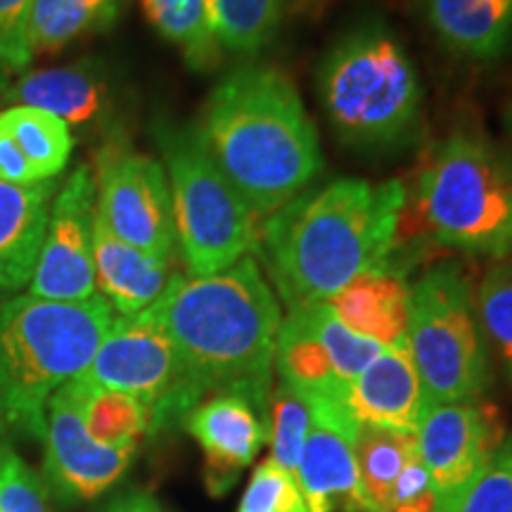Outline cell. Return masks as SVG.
<instances>
[{
  "mask_svg": "<svg viewBox=\"0 0 512 512\" xmlns=\"http://www.w3.org/2000/svg\"><path fill=\"white\" fill-rule=\"evenodd\" d=\"M460 512H512V437L503 441L486 465Z\"/></svg>",
  "mask_w": 512,
  "mask_h": 512,
  "instance_id": "cell-34",
  "label": "cell"
},
{
  "mask_svg": "<svg viewBox=\"0 0 512 512\" xmlns=\"http://www.w3.org/2000/svg\"><path fill=\"white\" fill-rule=\"evenodd\" d=\"M174 207L176 247L190 278L226 271L256 252L259 216L235 190L192 126H155Z\"/></svg>",
  "mask_w": 512,
  "mask_h": 512,
  "instance_id": "cell-7",
  "label": "cell"
},
{
  "mask_svg": "<svg viewBox=\"0 0 512 512\" xmlns=\"http://www.w3.org/2000/svg\"><path fill=\"white\" fill-rule=\"evenodd\" d=\"M0 181L15 185L41 183L36 169L31 166L29 159L24 157L22 147L17 145V140L12 138V133L3 121H0Z\"/></svg>",
  "mask_w": 512,
  "mask_h": 512,
  "instance_id": "cell-37",
  "label": "cell"
},
{
  "mask_svg": "<svg viewBox=\"0 0 512 512\" xmlns=\"http://www.w3.org/2000/svg\"><path fill=\"white\" fill-rule=\"evenodd\" d=\"M98 219L140 252L171 261L176 226L171 190L162 162L112 140L98 155Z\"/></svg>",
  "mask_w": 512,
  "mask_h": 512,
  "instance_id": "cell-10",
  "label": "cell"
},
{
  "mask_svg": "<svg viewBox=\"0 0 512 512\" xmlns=\"http://www.w3.org/2000/svg\"><path fill=\"white\" fill-rule=\"evenodd\" d=\"M273 368L278 370L280 382L297 392L304 401L344 403L349 384L339 380L328 349L323 347L313 330L306 306L290 309L287 318L280 323Z\"/></svg>",
  "mask_w": 512,
  "mask_h": 512,
  "instance_id": "cell-21",
  "label": "cell"
},
{
  "mask_svg": "<svg viewBox=\"0 0 512 512\" xmlns=\"http://www.w3.org/2000/svg\"><path fill=\"white\" fill-rule=\"evenodd\" d=\"M318 100L342 145L392 152L420 126L422 86L408 50L387 24L347 31L318 67Z\"/></svg>",
  "mask_w": 512,
  "mask_h": 512,
  "instance_id": "cell-5",
  "label": "cell"
},
{
  "mask_svg": "<svg viewBox=\"0 0 512 512\" xmlns=\"http://www.w3.org/2000/svg\"><path fill=\"white\" fill-rule=\"evenodd\" d=\"M147 311L174 342L197 399L235 392L268 413L283 311L254 254L207 278L176 273Z\"/></svg>",
  "mask_w": 512,
  "mask_h": 512,
  "instance_id": "cell-2",
  "label": "cell"
},
{
  "mask_svg": "<svg viewBox=\"0 0 512 512\" xmlns=\"http://www.w3.org/2000/svg\"><path fill=\"white\" fill-rule=\"evenodd\" d=\"M192 128L259 219L323 174L320 138L302 95L271 64H242L223 76Z\"/></svg>",
  "mask_w": 512,
  "mask_h": 512,
  "instance_id": "cell-3",
  "label": "cell"
},
{
  "mask_svg": "<svg viewBox=\"0 0 512 512\" xmlns=\"http://www.w3.org/2000/svg\"><path fill=\"white\" fill-rule=\"evenodd\" d=\"M43 477L24 460L12 441L0 439V512H53Z\"/></svg>",
  "mask_w": 512,
  "mask_h": 512,
  "instance_id": "cell-32",
  "label": "cell"
},
{
  "mask_svg": "<svg viewBox=\"0 0 512 512\" xmlns=\"http://www.w3.org/2000/svg\"><path fill=\"white\" fill-rule=\"evenodd\" d=\"M95 211V176L88 166H79L50 207L46 240L29 283L31 297L48 302H86L95 297Z\"/></svg>",
  "mask_w": 512,
  "mask_h": 512,
  "instance_id": "cell-12",
  "label": "cell"
},
{
  "mask_svg": "<svg viewBox=\"0 0 512 512\" xmlns=\"http://www.w3.org/2000/svg\"><path fill=\"white\" fill-rule=\"evenodd\" d=\"M183 427L204 453L211 496H223L268 441V413L245 394H211L185 415Z\"/></svg>",
  "mask_w": 512,
  "mask_h": 512,
  "instance_id": "cell-15",
  "label": "cell"
},
{
  "mask_svg": "<svg viewBox=\"0 0 512 512\" xmlns=\"http://www.w3.org/2000/svg\"><path fill=\"white\" fill-rule=\"evenodd\" d=\"M505 128H508V133L512 138V102L508 105V110H505Z\"/></svg>",
  "mask_w": 512,
  "mask_h": 512,
  "instance_id": "cell-39",
  "label": "cell"
},
{
  "mask_svg": "<svg viewBox=\"0 0 512 512\" xmlns=\"http://www.w3.org/2000/svg\"><path fill=\"white\" fill-rule=\"evenodd\" d=\"M437 245L501 261L512 256V159L475 131H453L420 171L406 207Z\"/></svg>",
  "mask_w": 512,
  "mask_h": 512,
  "instance_id": "cell-6",
  "label": "cell"
},
{
  "mask_svg": "<svg viewBox=\"0 0 512 512\" xmlns=\"http://www.w3.org/2000/svg\"><path fill=\"white\" fill-rule=\"evenodd\" d=\"M67 387L72 389L74 399L79 403L83 425L98 444L138 448L140 439L150 434V413L133 396L95 387L81 375L67 382Z\"/></svg>",
  "mask_w": 512,
  "mask_h": 512,
  "instance_id": "cell-25",
  "label": "cell"
},
{
  "mask_svg": "<svg viewBox=\"0 0 512 512\" xmlns=\"http://www.w3.org/2000/svg\"><path fill=\"white\" fill-rule=\"evenodd\" d=\"M406 347L427 403L479 401L489 392L494 373L477 294L456 261L430 268L411 287Z\"/></svg>",
  "mask_w": 512,
  "mask_h": 512,
  "instance_id": "cell-8",
  "label": "cell"
},
{
  "mask_svg": "<svg viewBox=\"0 0 512 512\" xmlns=\"http://www.w3.org/2000/svg\"><path fill=\"white\" fill-rule=\"evenodd\" d=\"M140 8L152 29L181 50L195 72L219 67L223 50L209 24L204 0H140Z\"/></svg>",
  "mask_w": 512,
  "mask_h": 512,
  "instance_id": "cell-26",
  "label": "cell"
},
{
  "mask_svg": "<svg viewBox=\"0 0 512 512\" xmlns=\"http://www.w3.org/2000/svg\"><path fill=\"white\" fill-rule=\"evenodd\" d=\"M420 451L418 434L387 430L377 425H358L354 458L361 489L375 512L392 510L394 486L403 467Z\"/></svg>",
  "mask_w": 512,
  "mask_h": 512,
  "instance_id": "cell-24",
  "label": "cell"
},
{
  "mask_svg": "<svg viewBox=\"0 0 512 512\" xmlns=\"http://www.w3.org/2000/svg\"><path fill=\"white\" fill-rule=\"evenodd\" d=\"M121 0H34L27 22L29 53H60L69 43L110 29Z\"/></svg>",
  "mask_w": 512,
  "mask_h": 512,
  "instance_id": "cell-23",
  "label": "cell"
},
{
  "mask_svg": "<svg viewBox=\"0 0 512 512\" xmlns=\"http://www.w3.org/2000/svg\"><path fill=\"white\" fill-rule=\"evenodd\" d=\"M503 441V418L491 403L479 399L427 406L418 446L434 491V512L463 510L467 494Z\"/></svg>",
  "mask_w": 512,
  "mask_h": 512,
  "instance_id": "cell-11",
  "label": "cell"
},
{
  "mask_svg": "<svg viewBox=\"0 0 512 512\" xmlns=\"http://www.w3.org/2000/svg\"><path fill=\"white\" fill-rule=\"evenodd\" d=\"M102 512H166L150 494H126Z\"/></svg>",
  "mask_w": 512,
  "mask_h": 512,
  "instance_id": "cell-38",
  "label": "cell"
},
{
  "mask_svg": "<svg viewBox=\"0 0 512 512\" xmlns=\"http://www.w3.org/2000/svg\"><path fill=\"white\" fill-rule=\"evenodd\" d=\"M477 311L486 344L496 351L512 384V259L496 261L477 290Z\"/></svg>",
  "mask_w": 512,
  "mask_h": 512,
  "instance_id": "cell-30",
  "label": "cell"
},
{
  "mask_svg": "<svg viewBox=\"0 0 512 512\" xmlns=\"http://www.w3.org/2000/svg\"><path fill=\"white\" fill-rule=\"evenodd\" d=\"M83 380L138 399L150 413V434L183 425L200 403L181 356L150 311L114 318Z\"/></svg>",
  "mask_w": 512,
  "mask_h": 512,
  "instance_id": "cell-9",
  "label": "cell"
},
{
  "mask_svg": "<svg viewBox=\"0 0 512 512\" xmlns=\"http://www.w3.org/2000/svg\"><path fill=\"white\" fill-rule=\"evenodd\" d=\"M95 285L119 316H136L150 309L174 280L171 261H162L126 245L102 226L95 211L93 228Z\"/></svg>",
  "mask_w": 512,
  "mask_h": 512,
  "instance_id": "cell-19",
  "label": "cell"
},
{
  "mask_svg": "<svg viewBox=\"0 0 512 512\" xmlns=\"http://www.w3.org/2000/svg\"><path fill=\"white\" fill-rule=\"evenodd\" d=\"M223 53L259 55L278 36L283 0H204Z\"/></svg>",
  "mask_w": 512,
  "mask_h": 512,
  "instance_id": "cell-27",
  "label": "cell"
},
{
  "mask_svg": "<svg viewBox=\"0 0 512 512\" xmlns=\"http://www.w3.org/2000/svg\"><path fill=\"white\" fill-rule=\"evenodd\" d=\"M238 512H309V508L297 479L266 458L256 465Z\"/></svg>",
  "mask_w": 512,
  "mask_h": 512,
  "instance_id": "cell-33",
  "label": "cell"
},
{
  "mask_svg": "<svg viewBox=\"0 0 512 512\" xmlns=\"http://www.w3.org/2000/svg\"><path fill=\"white\" fill-rule=\"evenodd\" d=\"M344 403L358 425H377L408 434H418L422 415L430 406L408 347L384 349L356 380L349 382Z\"/></svg>",
  "mask_w": 512,
  "mask_h": 512,
  "instance_id": "cell-16",
  "label": "cell"
},
{
  "mask_svg": "<svg viewBox=\"0 0 512 512\" xmlns=\"http://www.w3.org/2000/svg\"><path fill=\"white\" fill-rule=\"evenodd\" d=\"M5 100L12 107H36L60 117L64 124H91L107 110L110 86L98 62H79L60 69L29 72L10 88Z\"/></svg>",
  "mask_w": 512,
  "mask_h": 512,
  "instance_id": "cell-20",
  "label": "cell"
},
{
  "mask_svg": "<svg viewBox=\"0 0 512 512\" xmlns=\"http://www.w3.org/2000/svg\"><path fill=\"white\" fill-rule=\"evenodd\" d=\"M0 121L8 126L41 181H53L67 169L74 138L69 124H64L60 117L46 110H36V107L15 105L0 114Z\"/></svg>",
  "mask_w": 512,
  "mask_h": 512,
  "instance_id": "cell-28",
  "label": "cell"
},
{
  "mask_svg": "<svg viewBox=\"0 0 512 512\" xmlns=\"http://www.w3.org/2000/svg\"><path fill=\"white\" fill-rule=\"evenodd\" d=\"M43 482L60 505H79L112 489L136 458V446H102L83 425L79 403L64 384L48 401Z\"/></svg>",
  "mask_w": 512,
  "mask_h": 512,
  "instance_id": "cell-13",
  "label": "cell"
},
{
  "mask_svg": "<svg viewBox=\"0 0 512 512\" xmlns=\"http://www.w3.org/2000/svg\"><path fill=\"white\" fill-rule=\"evenodd\" d=\"M306 311H309L313 330H316L323 347L328 349L332 366H335L339 380L344 384L356 380L384 351L382 344L351 332L325 302L309 304Z\"/></svg>",
  "mask_w": 512,
  "mask_h": 512,
  "instance_id": "cell-31",
  "label": "cell"
},
{
  "mask_svg": "<svg viewBox=\"0 0 512 512\" xmlns=\"http://www.w3.org/2000/svg\"><path fill=\"white\" fill-rule=\"evenodd\" d=\"M311 432V408L302 396L278 382L268 399V444L271 458L280 470L297 479L306 437Z\"/></svg>",
  "mask_w": 512,
  "mask_h": 512,
  "instance_id": "cell-29",
  "label": "cell"
},
{
  "mask_svg": "<svg viewBox=\"0 0 512 512\" xmlns=\"http://www.w3.org/2000/svg\"><path fill=\"white\" fill-rule=\"evenodd\" d=\"M53 195V181H0V297H10L31 283L46 240Z\"/></svg>",
  "mask_w": 512,
  "mask_h": 512,
  "instance_id": "cell-18",
  "label": "cell"
},
{
  "mask_svg": "<svg viewBox=\"0 0 512 512\" xmlns=\"http://www.w3.org/2000/svg\"><path fill=\"white\" fill-rule=\"evenodd\" d=\"M114 323L102 294L86 302H0V439L43 441L48 401L83 375Z\"/></svg>",
  "mask_w": 512,
  "mask_h": 512,
  "instance_id": "cell-4",
  "label": "cell"
},
{
  "mask_svg": "<svg viewBox=\"0 0 512 512\" xmlns=\"http://www.w3.org/2000/svg\"><path fill=\"white\" fill-rule=\"evenodd\" d=\"M406 207L401 181L335 178L259 223L254 256L287 309L328 302L356 275L387 266Z\"/></svg>",
  "mask_w": 512,
  "mask_h": 512,
  "instance_id": "cell-1",
  "label": "cell"
},
{
  "mask_svg": "<svg viewBox=\"0 0 512 512\" xmlns=\"http://www.w3.org/2000/svg\"><path fill=\"white\" fill-rule=\"evenodd\" d=\"M306 403L311 408V432L297 467L306 508L309 512H375L356 470V418L339 401Z\"/></svg>",
  "mask_w": 512,
  "mask_h": 512,
  "instance_id": "cell-14",
  "label": "cell"
},
{
  "mask_svg": "<svg viewBox=\"0 0 512 512\" xmlns=\"http://www.w3.org/2000/svg\"><path fill=\"white\" fill-rule=\"evenodd\" d=\"M356 335L384 349H403L411 320V285L392 266H377L356 275L325 302Z\"/></svg>",
  "mask_w": 512,
  "mask_h": 512,
  "instance_id": "cell-17",
  "label": "cell"
},
{
  "mask_svg": "<svg viewBox=\"0 0 512 512\" xmlns=\"http://www.w3.org/2000/svg\"><path fill=\"white\" fill-rule=\"evenodd\" d=\"M427 19L453 53L496 60L512 43V0H427Z\"/></svg>",
  "mask_w": 512,
  "mask_h": 512,
  "instance_id": "cell-22",
  "label": "cell"
},
{
  "mask_svg": "<svg viewBox=\"0 0 512 512\" xmlns=\"http://www.w3.org/2000/svg\"><path fill=\"white\" fill-rule=\"evenodd\" d=\"M389 512H434V491L420 451L403 467L399 482L394 486Z\"/></svg>",
  "mask_w": 512,
  "mask_h": 512,
  "instance_id": "cell-36",
  "label": "cell"
},
{
  "mask_svg": "<svg viewBox=\"0 0 512 512\" xmlns=\"http://www.w3.org/2000/svg\"><path fill=\"white\" fill-rule=\"evenodd\" d=\"M34 0H0V69H24L31 62L27 22Z\"/></svg>",
  "mask_w": 512,
  "mask_h": 512,
  "instance_id": "cell-35",
  "label": "cell"
}]
</instances>
